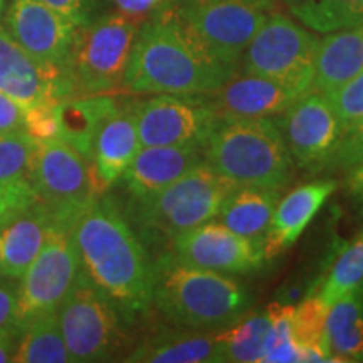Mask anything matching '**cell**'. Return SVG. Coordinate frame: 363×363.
<instances>
[{
	"mask_svg": "<svg viewBox=\"0 0 363 363\" xmlns=\"http://www.w3.org/2000/svg\"><path fill=\"white\" fill-rule=\"evenodd\" d=\"M170 6L206 51L235 71L269 16L271 0H174Z\"/></svg>",
	"mask_w": 363,
	"mask_h": 363,
	"instance_id": "cell-7",
	"label": "cell"
},
{
	"mask_svg": "<svg viewBox=\"0 0 363 363\" xmlns=\"http://www.w3.org/2000/svg\"><path fill=\"white\" fill-rule=\"evenodd\" d=\"M138 29V21L118 12L79 27L65 65L72 96L111 93L123 88Z\"/></svg>",
	"mask_w": 363,
	"mask_h": 363,
	"instance_id": "cell-6",
	"label": "cell"
},
{
	"mask_svg": "<svg viewBox=\"0 0 363 363\" xmlns=\"http://www.w3.org/2000/svg\"><path fill=\"white\" fill-rule=\"evenodd\" d=\"M40 2L62 13L78 27L88 24L91 21L93 0H40Z\"/></svg>",
	"mask_w": 363,
	"mask_h": 363,
	"instance_id": "cell-39",
	"label": "cell"
},
{
	"mask_svg": "<svg viewBox=\"0 0 363 363\" xmlns=\"http://www.w3.org/2000/svg\"><path fill=\"white\" fill-rule=\"evenodd\" d=\"M363 284V233L340 252L316 296L326 306Z\"/></svg>",
	"mask_w": 363,
	"mask_h": 363,
	"instance_id": "cell-31",
	"label": "cell"
},
{
	"mask_svg": "<svg viewBox=\"0 0 363 363\" xmlns=\"http://www.w3.org/2000/svg\"><path fill=\"white\" fill-rule=\"evenodd\" d=\"M235 187L233 180L202 162L169 187L142 201H130L126 212L136 225L172 242L177 235L217 219Z\"/></svg>",
	"mask_w": 363,
	"mask_h": 363,
	"instance_id": "cell-5",
	"label": "cell"
},
{
	"mask_svg": "<svg viewBox=\"0 0 363 363\" xmlns=\"http://www.w3.org/2000/svg\"><path fill=\"white\" fill-rule=\"evenodd\" d=\"M363 162V120L360 123L350 126L343 131L342 138L333 150L323 169L352 170L358 163Z\"/></svg>",
	"mask_w": 363,
	"mask_h": 363,
	"instance_id": "cell-35",
	"label": "cell"
},
{
	"mask_svg": "<svg viewBox=\"0 0 363 363\" xmlns=\"http://www.w3.org/2000/svg\"><path fill=\"white\" fill-rule=\"evenodd\" d=\"M9 220V217L6 216V212L0 211V224H6V222Z\"/></svg>",
	"mask_w": 363,
	"mask_h": 363,
	"instance_id": "cell-45",
	"label": "cell"
},
{
	"mask_svg": "<svg viewBox=\"0 0 363 363\" xmlns=\"http://www.w3.org/2000/svg\"><path fill=\"white\" fill-rule=\"evenodd\" d=\"M293 305L274 301L267 308L269 316V338L262 362L284 363L299 362V347L293 335Z\"/></svg>",
	"mask_w": 363,
	"mask_h": 363,
	"instance_id": "cell-33",
	"label": "cell"
},
{
	"mask_svg": "<svg viewBox=\"0 0 363 363\" xmlns=\"http://www.w3.org/2000/svg\"><path fill=\"white\" fill-rule=\"evenodd\" d=\"M325 345L331 362H363V284L330 306Z\"/></svg>",
	"mask_w": 363,
	"mask_h": 363,
	"instance_id": "cell-26",
	"label": "cell"
},
{
	"mask_svg": "<svg viewBox=\"0 0 363 363\" xmlns=\"http://www.w3.org/2000/svg\"><path fill=\"white\" fill-rule=\"evenodd\" d=\"M153 305L180 328L222 330L246 315L251 294L227 274L184 264L167 252L155 261Z\"/></svg>",
	"mask_w": 363,
	"mask_h": 363,
	"instance_id": "cell-3",
	"label": "cell"
},
{
	"mask_svg": "<svg viewBox=\"0 0 363 363\" xmlns=\"http://www.w3.org/2000/svg\"><path fill=\"white\" fill-rule=\"evenodd\" d=\"M363 71V24L330 33L318 43L313 91L328 94Z\"/></svg>",
	"mask_w": 363,
	"mask_h": 363,
	"instance_id": "cell-23",
	"label": "cell"
},
{
	"mask_svg": "<svg viewBox=\"0 0 363 363\" xmlns=\"http://www.w3.org/2000/svg\"><path fill=\"white\" fill-rule=\"evenodd\" d=\"M133 113L142 147L202 143L217 118L206 94H157L133 101Z\"/></svg>",
	"mask_w": 363,
	"mask_h": 363,
	"instance_id": "cell-13",
	"label": "cell"
},
{
	"mask_svg": "<svg viewBox=\"0 0 363 363\" xmlns=\"http://www.w3.org/2000/svg\"><path fill=\"white\" fill-rule=\"evenodd\" d=\"M118 106L120 101L108 93L79 94L61 99L56 106L59 140L91 162L98 131Z\"/></svg>",
	"mask_w": 363,
	"mask_h": 363,
	"instance_id": "cell-22",
	"label": "cell"
},
{
	"mask_svg": "<svg viewBox=\"0 0 363 363\" xmlns=\"http://www.w3.org/2000/svg\"><path fill=\"white\" fill-rule=\"evenodd\" d=\"M328 310L330 308L321 303L316 294H308L293 310V335L299 350H306V348L320 350L331 362L325 345V326Z\"/></svg>",
	"mask_w": 363,
	"mask_h": 363,
	"instance_id": "cell-32",
	"label": "cell"
},
{
	"mask_svg": "<svg viewBox=\"0 0 363 363\" xmlns=\"http://www.w3.org/2000/svg\"><path fill=\"white\" fill-rule=\"evenodd\" d=\"M125 362L138 363H201L222 362L216 333L199 330L158 331L145 338Z\"/></svg>",
	"mask_w": 363,
	"mask_h": 363,
	"instance_id": "cell-24",
	"label": "cell"
},
{
	"mask_svg": "<svg viewBox=\"0 0 363 363\" xmlns=\"http://www.w3.org/2000/svg\"><path fill=\"white\" fill-rule=\"evenodd\" d=\"M170 254L184 264L222 274H249L266 261L262 244L235 234L219 220L177 235L170 242Z\"/></svg>",
	"mask_w": 363,
	"mask_h": 363,
	"instance_id": "cell-14",
	"label": "cell"
},
{
	"mask_svg": "<svg viewBox=\"0 0 363 363\" xmlns=\"http://www.w3.org/2000/svg\"><path fill=\"white\" fill-rule=\"evenodd\" d=\"M140 148L133 101L120 103L99 128L91 155V165L103 194L121 179Z\"/></svg>",
	"mask_w": 363,
	"mask_h": 363,
	"instance_id": "cell-19",
	"label": "cell"
},
{
	"mask_svg": "<svg viewBox=\"0 0 363 363\" xmlns=\"http://www.w3.org/2000/svg\"><path fill=\"white\" fill-rule=\"evenodd\" d=\"M203 162L202 143L142 147L121 175L130 201H142L169 187Z\"/></svg>",
	"mask_w": 363,
	"mask_h": 363,
	"instance_id": "cell-17",
	"label": "cell"
},
{
	"mask_svg": "<svg viewBox=\"0 0 363 363\" xmlns=\"http://www.w3.org/2000/svg\"><path fill=\"white\" fill-rule=\"evenodd\" d=\"M79 278L81 262L72 239V225L54 220L39 254L19 279V328L34 316L56 311Z\"/></svg>",
	"mask_w": 363,
	"mask_h": 363,
	"instance_id": "cell-10",
	"label": "cell"
},
{
	"mask_svg": "<svg viewBox=\"0 0 363 363\" xmlns=\"http://www.w3.org/2000/svg\"><path fill=\"white\" fill-rule=\"evenodd\" d=\"M35 147L38 142H34L26 131L0 133V187L9 190H33L30 169H33Z\"/></svg>",
	"mask_w": 363,
	"mask_h": 363,
	"instance_id": "cell-30",
	"label": "cell"
},
{
	"mask_svg": "<svg viewBox=\"0 0 363 363\" xmlns=\"http://www.w3.org/2000/svg\"><path fill=\"white\" fill-rule=\"evenodd\" d=\"M52 222V216L35 201L2 224V276L22 278L43 247Z\"/></svg>",
	"mask_w": 363,
	"mask_h": 363,
	"instance_id": "cell-21",
	"label": "cell"
},
{
	"mask_svg": "<svg viewBox=\"0 0 363 363\" xmlns=\"http://www.w3.org/2000/svg\"><path fill=\"white\" fill-rule=\"evenodd\" d=\"M335 190L337 182L318 180L296 187L278 202L264 239L266 259L278 256L296 242Z\"/></svg>",
	"mask_w": 363,
	"mask_h": 363,
	"instance_id": "cell-20",
	"label": "cell"
},
{
	"mask_svg": "<svg viewBox=\"0 0 363 363\" xmlns=\"http://www.w3.org/2000/svg\"><path fill=\"white\" fill-rule=\"evenodd\" d=\"M59 326L71 362L111 360L123 342L116 306L81 274L57 308Z\"/></svg>",
	"mask_w": 363,
	"mask_h": 363,
	"instance_id": "cell-11",
	"label": "cell"
},
{
	"mask_svg": "<svg viewBox=\"0 0 363 363\" xmlns=\"http://www.w3.org/2000/svg\"><path fill=\"white\" fill-rule=\"evenodd\" d=\"M0 276H2V224H0Z\"/></svg>",
	"mask_w": 363,
	"mask_h": 363,
	"instance_id": "cell-43",
	"label": "cell"
},
{
	"mask_svg": "<svg viewBox=\"0 0 363 363\" xmlns=\"http://www.w3.org/2000/svg\"><path fill=\"white\" fill-rule=\"evenodd\" d=\"M269 330L267 313H256L251 316H242L227 328L216 331L217 342L220 343L222 362H262Z\"/></svg>",
	"mask_w": 363,
	"mask_h": 363,
	"instance_id": "cell-28",
	"label": "cell"
},
{
	"mask_svg": "<svg viewBox=\"0 0 363 363\" xmlns=\"http://www.w3.org/2000/svg\"><path fill=\"white\" fill-rule=\"evenodd\" d=\"M276 125L294 167L306 170L323 169L343 135V125L328 96L313 89L278 115Z\"/></svg>",
	"mask_w": 363,
	"mask_h": 363,
	"instance_id": "cell-12",
	"label": "cell"
},
{
	"mask_svg": "<svg viewBox=\"0 0 363 363\" xmlns=\"http://www.w3.org/2000/svg\"><path fill=\"white\" fill-rule=\"evenodd\" d=\"M326 96L343 125V131L360 123L363 120V71Z\"/></svg>",
	"mask_w": 363,
	"mask_h": 363,
	"instance_id": "cell-34",
	"label": "cell"
},
{
	"mask_svg": "<svg viewBox=\"0 0 363 363\" xmlns=\"http://www.w3.org/2000/svg\"><path fill=\"white\" fill-rule=\"evenodd\" d=\"M13 363H66L71 362L67 353L57 310L34 316L22 326L17 338Z\"/></svg>",
	"mask_w": 363,
	"mask_h": 363,
	"instance_id": "cell-27",
	"label": "cell"
},
{
	"mask_svg": "<svg viewBox=\"0 0 363 363\" xmlns=\"http://www.w3.org/2000/svg\"><path fill=\"white\" fill-rule=\"evenodd\" d=\"M299 96L296 91L276 81L254 74H234L216 89L206 94L217 116L267 118L278 116Z\"/></svg>",
	"mask_w": 363,
	"mask_h": 363,
	"instance_id": "cell-18",
	"label": "cell"
},
{
	"mask_svg": "<svg viewBox=\"0 0 363 363\" xmlns=\"http://www.w3.org/2000/svg\"><path fill=\"white\" fill-rule=\"evenodd\" d=\"M19 331H0V363L12 362Z\"/></svg>",
	"mask_w": 363,
	"mask_h": 363,
	"instance_id": "cell-41",
	"label": "cell"
},
{
	"mask_svg": "<svg viewBox=\"0 0 363 363\" xmlns=\"http://www.w3.org/2000/svg\"><path fill=\"white\" fill-rule=\"evenodd\" d=\"M2 26L30 56L65 69L79 27L40 0H11Z\"/></svg>",
	"mask_w": 363,
	"mask_h": 363,
	"instance_id": "cell-15",
	"label": "cell"
},
{
	"mask_svg": "<svg viewBox=\"0 0 363 363\" xmlns=\"http://www.w3.org/2000/svg\"><path fill=\"white\" fill-rule=\"evenodd\" d=\"M17 289L19 279L0 276V331H19L17 323Z\"/></svg>",
	"mask_w": 363,
	"mask_h": 363,
	"instance_id": "cell-37",
	"label": "cell"
},
{
	"mask_svg": "<svg viewBox=\"0 0 363 363\" xmlns=\"http://www.w3.org/2000/svg\"><path fill=\"white\" fill-rule=\"evenodd\" d=\"M234 72L206 51L170 4H163L140 26L123 89L133 94H211Z\"/></svg>",
	"mask_w": 363,
	"mask_h": 363,
	"instance_id": "cell-2",
	"label": "cell"
},
{
	"mask_svg": "<svg viewBox=\"0 0 363 363\" xmlns=\"http://www.w3.org/2000/svg\"><path fill=\"white\" fill-rule=\"evenodd\" d=\"M202 148L203 162L235 185L283 192L294 177L293 158L269 118L217 116Z\"/></svg>",
	"mask_w": 363,
	"mask_h": 363,
	"instance_id": "cell-4",
	"label": "cell"
},
{
	"mask_svg": "<svg viewBox=\"0 0 363 363\" xmlns=\"http://www.w3.org/2000/svg\"><path fill=\"white\" fill-rule=\"evenodd\" d=\"M320 39L283 13H269L242 54L244 72L305 94L311 91Z\"/></svg>",
	"mask_w": 363,
	"mask_h": 363,
	"instance_id": "cell-9",
	"label": "cell"
},
{
	"mask_svg": "<svg viewBox=\"0 0 363 363\" xmlns=\"http://www.w3.org/2000/svg\"><path fill=\"white\" fill-rule=\"evenodd\" d=\"M0 91L24 108L72 96L65 69L30 56L4 26H0Z\"/></svg>",
	"mask_w": 363,
	"mask_h": 363,
	"instance_id": "cell-16",
	"label": "cell"
},
{
	"mask_svg": "<svg viewBox=\"0 0 363 363\" xmlns=\"http://www.w3.org/2000/svg\"><path fill=\"white\" fill-rule=\"evenodd\" d=\"M30 185L52 219L71 225L103 194L91 162L59 138L38 143Z\"/></svg>",
	"mask_w": 363,
	"mask_h": 363,
	"instance_id": "cell-8",
	"label": "cell"
},
{
	"mask_svg": "<svg viewBox=\"0 0 363 363\" xmlns=\"http://www.w3.org/2000/svg\"><path fill=\"white\" fill-rule=\"evenodd\" d=\"M9 2H11V0H0V17H2L4 12H6Z\"/></svg>",
	"mask_w": 363,
	"mask_h": 363,
	"instance_id": "cell-44",
	"label": "cell"
},
{
	"mask_svg": "<svg viewBox=\"0 0 363 363\" xmlns=\"http://www.w3.org/2000/svg\"><path fill=\"white\" fill-rule=\"evenodd\" d=\"M348 185H350L352 194L358 195L363 199V162L358 163L350 170V177H348Z\"/></svg>",
	"mask_w": 363,
	"mask_h": 363,
	"instance_id": "cell-42",
	"label": "cell"
},
{
	"mask_svg": "<svg viewBox=\"0 0 363 363\" xmlns=\"http://www.w3.org/2000/svg\"><path fill=\"white\" fill-rule=\"evenodd\" d=\"M26 108L19 101L0 91V133L24 131Z\"/></svg>",
	"mask_w": 363,
	"mask_h": 363,
	"instance_id": "cell-38",
	"label": "cell"
},
{
	"mask_svg": "<svg viewBox=\"0 0 363 363\" xmlns=\"http://www.w3.org/2000/svg\"><path fill=\"white\" fill-rule=\"evenodd\" d=\"M288 7L306 29L320 34L363 24V0H288Z\"/></svg>",
	"mask_w": 363,
	"mask_h": 363,
	"instance_id": "cell-29",
	"label": "cell"
},
{
	"mask_svg": "<svg viewBox=\"0 0 363 363\" xmlns=\"http://www.w3.org/2000/svg\"><path fill=\"white\" fill-rule=\"evenodd\" d=\"M57 103L26 108L24 131L34 142L44 143L59 138V121L56 111Z\"/></svg>",
	"mask_w": 363,
	"mask_h": 363,
	"instance_id": "cell-36",
	"label": "cell"
},
{
	"mask_svg": "<svg viewBox=\"0 0 363 363\" xmlns=\"http://www.w3.org/2000/svg\"><path fill=\"white\" fill-rule=\"evenodd\" d=\"M111 2L118 13L140 22L148 13L158 11L165 0H111Z\"/></svg>",
	"mask_w": 363,
	"mask_h": 363,
	"instance_id": "cell-40",
	"label": "cell"
},
{
	"mask_svg": "<svg viewBox=\"0 0 363 363\" xmlns=\"http://www.w3.org/2000/svg\"><path fill=\"white\" fill-rule=\"evenodd\" d=\"M279 195L281 190L238 185L222 203L217 219L235 234L264 246Z\"/></svg>",
	"mask_w": 363,
	"mask_h": 363,
	"instance_id": "cell-25",
	"label": "cell"
},
{
	"mask_svg": "<svg viewBox=\"0 0 363 363\" xmlns=\"http://www.w3.org/2000/svg\"><path fill=\"white\" fill-rule=\"evenodd\" d=\"M81 274L120 315L133 320L153 305L155 261L128 216L110 197H99L72 224Z\"/></svg>",
	"mask_w": 363,
	"mask_h": 363,
	"instance_id": "cell-1",
	"label": "cell"
}]
</instances>
